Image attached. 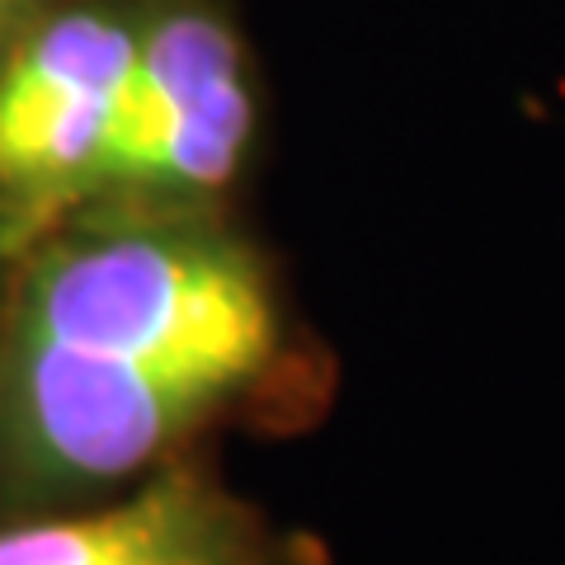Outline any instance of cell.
<instances>
[{
	"instance_id": "cell-1",
	"label": "cell",
	"mask_w": 565,
	"mask_h": 565,
	"mask_svg": "<svg viewBox=\"0 0 565 565\" xmlns=\"http://www.w3.org/2000/svg\"><path fill=\"white\" fill-rule=\"evenodd\" d=\"M0 334L241 392L278 349V307L259 259L217 226L85 217L24 245Z\"/></svg>"
},
{
	"instance_id": "cell-2",
	"label": "cell",
	"mask_w": 565,
	"mask_h": 565,
	"mask_svg": "<svg viewBox=\"0 0 565 565\" xmlns=\"http://www.w3.org/2000/svg\"><path fill=\"white\" fill-rule=\"evenodd\" d=\"M232 396L203 377L0 334V490L14 500L109 490Z\"/></svg>"
},
{
	"instance_id": "cell-3",
	"label": "cell",
	"mask_w": 565,
	"mask_h": 565,
	"mask_svg": "<svg viewBox=\"0 0 565 565\" xmlns=\"http://www.w3.org/2000/svg\"><path fill=\"white\" fill-rule=\"evenodd\" d=\"M141 6L62 0L0 52V236L24 250L90 199Z\"/></svg>"
},
{
	"instance_id": "cell-4",
	"label": "cell",
	"mask_w": 565,
	"mask_h": 565,
	"mask_svg": "<svg viewBox=\"0 0 565 565\" xmlns=\"http://www.w3.org/2000/svg\"><path fill=\"white\" fill-rule=\"evenodd\" d=\"M250 132V66L232 20L207 0H141L137 52L85 207L114 193L151 203L217 193L236 180Z\"/></svg>"
},
{
	"instance_id": "cell-5",
	"label": "cell",
	"mask_w": 565,
	"mask_h": 565,
	"mask_svg": "<svg viewBox=\"0 0 565 565\" xmlns=\"http://www.w3.org/2000/svg\"><path fill=\"white\" fill-rule=\"evenodd\" d=\"M0 565H292V556L217 476L166 467L128 500L0 527Z\"/></svg>"
},
{
	"instance_id": "cell-6",
	"label": "cell",
	"mask_w": 565,
	"mask_h": 565,
	"mask_svg": "<svg viewBox=\"0 0 565 565\" xmlns=\"http://www.w3.org/2000/svg\"><path fill=\"white\" fill-rule=\"evenodd\" d=\"M62 0H0V52H6L24 29H33Z\"/></svg>"
}]
</instances>
